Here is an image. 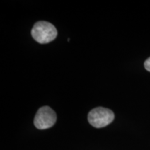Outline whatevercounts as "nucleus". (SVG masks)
I'll return each mask as SVG.
<instances>
[{"mask_svg": "<svg viewBox=\"0 0 150 150\" xmlns=\"http://www.w3.org/2000/svg\"><path fill=\"white\" fill-rule=\"evenodd\" d=\"M31 35L36 42L45 44L52 42L57 36V30L48 22L40 21L35 23L31 30Z\"/></svg>", "mask_w": 150, "mask_h": 150, "instance_id": "f257e3e1", "label": "nucleus"}, {"mask_svg": "<svg viewBox=\"0 0 150 150\" xmlns=\"http://www.w3.org/2000/svg\"><path fill=\"white\" fill-rule=\"evenodd\" d=\"M115 115L111 110L103 107H97L91 110L88 116L89 123L96 128H102L113 121Z\"/></svg>", "mask_w": 150, "mask_h": 150, "instance_id": "f03ea898", "label": "nucleus"}, {"mask_svg": "<svg viewBox=\"0 0 150 150\" xmlns=\"http://www.w3.org/2000/svg\"><path fill=\"white\" fill-rule=\"evenodd\" d=\"M56 122V114L49 106H43L38 110L34 118V125L38 129L53 127Z\"/></svg>", "mask_w": 150, "mask_h": 150, "instance_id": "7ed1b4c3", "label": "nucleus"}, {"mask_svg": "<svg viewBox=\"0 0 150 150\" xmlns=\"http://www.w3.org/2000/svg\"><path fill=\"white\" fill-rule=\"evenodd\" d=\"M144 66L148 72H150V57L146 60L145 63H144Z\"/></svg>", "mask_w": 150, "mask_h": 150, "instance_id": "20e7f679", "label": "nucleus"}]
</instances>
